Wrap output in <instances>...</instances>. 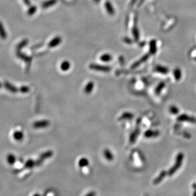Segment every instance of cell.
<instances>
[{"mask_svg": "<svg viewBox=\"0 0 196 196\" xmlns=\"http://www.w3.org/2000/svg\"><path fill=\"white\" fill-rule=\"evenodd\" d=\"M105 7L108 13L110 15H113L115 14V10L112 4V3L108 1L105 3Z\"/></svg>", "mask_w": 196, "mask_h": 196, "instance_id": "cell-8", "label": "cell"}, {"mask_svg": "<svg viewBox=\"0 0 196 196\" xmlns=\"http://www.w3.org/2000/svg\"><path fill=\"white\" fill-rule=\"evenodd\" d=\"M30 91V88L28 86H22L20 88V92L22 93H29Z\"/></svg>", "mask_w": 196, "mask_h": 196, "instance_id": "cell-20", "label": "cell"}, {"mask_svg": "<svg viewBox=\"0 0 196 196\" xmlns=\"http://www.w3.org/2000/svg\"><path fill=\"white\" fill-rule=\"evenodd\" d=\"M16 157L14 155L12 154H10L8 155L7 157V161L10 165H12L14 164L16 162Z\"/></svg>", "mask_w": 196, "mask_h": 196, "instance_id": "cell-15", "label": "cell"}, {"mask_svg": "<svg viewBox=\"0 0 196 196\" xmlns=\"http://www.w3.org/2000/svg\"><path fill=\"white\" fill-rule=\"evenodd\" d=\"M0 37L3 39H5L7 38V33L1 22H0Z\"/></svg>", "mask_w": 196, "mask_h": 196, "instance_id": "cell-18", "label": "cell"}, {"mask_svg": "<svg viewBox=\"0 0 196 196\" xmlns=\"http://www.w3.org/2000/svg\"><path fill=\"white\" fill-rule=\"evenodd\" d=\"M112 59V56L110 54L105 53L100 57V60L104 62H109Z\"/></svg>", "mask_w": 196, "mask_h": 196, "instance_id": "cell-17", "label": "cell"}, {"mask_svg": "<svg viewBox=\"0 0 196 196\" xmlns=\"http://www.w3.org/2000/svg\"><path fill=\"white\" fill-rule=\"evenodd\" d=\"M89 164H90L89 160L88 158L86 157L81 158L79 160V161L78 162V167L81 168H83L86 167H87L89 165Z\"/></svg>", "mask_w": 196, "mask_h": 196, "instance_id": "cell-10", "label": "cell"}, {"mask_svg": "<svg viewBox=\"0 0 196 196\" xmlns=\"http://www.w3.org/2000/svg\"><path fill=\"white\" fill-rule=\"evenodd\" d=\"M156 132H151L150 131H147L146 133H145V136L147 137H152V136H156Z\"/></svg>", "mask_w": 196, "mask_h": 196, "instance_id": "cell-23", "label": "cell"}, {"mask_svg": "<svg viewBox=\"0 0 196 196\" xmlns=\"http://www.w3.org/2000/svg\"><path fill=\"white\" fill-rule=\"evenodd\" d=\"M4 87L7 90L11 93H16L17 92H20V88H17L8 82H5L4 83Z\"/></svg>", "mask_w": 196, "mask_h": 196, "instance_id": "cell-5", "label": "cell"}, {"mask_svg": "<svg viewBox=\"0 0 196 196\" xmlns=\"http://www.w3.org/2000/svg\"><path fill=\"white\" fill-rule=\"evenodd\" d=\"M24 2H25V3L27 5V6H30V4H31V2L30 1V0H23Z\"/></svg>", "mask_w": 196, "mask_h": 196, "instance_id": "cell-27", "label": "cell"}, {"mask_svg": "<svg viewBox=\"0 0 196 196\" xmlns=\"http://www.w3.org/2000/svg\"><path fill=\"white\" fill-rule=\"evenodd\" d=\"M52 155H53V151L51 150H49L48 151H46V152L45 153H43V154H41L39 158L44 161V160H46L47 158L51 157Z\"/></svg>", "mask_w": 196, "mask_h": 196, "instance_id": "cell-13", "label": "cell"}, {"mask_svg": "<svg viewBox=\"0 0 196 196\" xmlns=\"http://www.w3.org/2000/svg\"><path fill=\"white\" fill-rule=\"evenodd\" d=\"M133 117V114L130 112L123 113L119 117V120L123 119H131Z\"/></svg>", "mask_w": 196, "mask_h": 196, "instance_id": "cell-14", "label": "cell"}, {"mask_svg": "<svg viewBox=\"0 0 196 196\" xmlns=\"http://www.w3.org/2000/svg\"><path fill=\"white\" fill-rule=\"evenodd\" d=\"M43 161V160H41L40 158H39V159L37 160H35V161L32 159H30L27 160V161L25 163V164L24 165V169H32L34 167L40 166L42 164Z\"/></svg>", "mask_w": 196, "mask_h": 196, "instance_id": "cell-2", "label": "cell"}, {"mask_svg": "<svg viewBox=\"0 0 196 196\" xmlns=\"http://www.w3.org/2000/svg\"><path fill=\"white\" fill-rule=\"evenodd\" d=\"M62 38L58 36L52 39L49 43L48 46L49 48H54L58 46L59 44L62 42Z\"/></svg>", "mask_w": 196, "mask_h": 196, "instance_id": "cell-7", "label": "cell"}, {"mask_svg": "<svg viewBox=\"0 0 196 196\" xmlns=\"http://www.w3.org/2000/svg\"><path fill=\"white\" fill-rule=\"evenodd\" d=\"M57 2V0H48L47 1L44 2L42 4V7L44 8H46L55 5Z\"/></svg>", "mask_w": 196, "mask_h": 196, "instance_id": "cell-16", "label": "cell"}, {"mask_svg": "<svg viewBox=\"0 0 196 196\" xmlns=\"http://www.w3.org/2000/svg\"><path fill=\"white\" fill-rule=\"evenodd\" d=\"M50 125V122L49 120L44 119L35 122L33 124V127L35 129H44L48 128Z\"/></svg>", "mask_w": 196, "mask_h": 196, "instance_id": "cell-3", "label": "cell"}, {"mask_svg": "<svg viewBox=\"0 0 196 196\" xmlns=\"http://www.w3.org/2000/svg\"><path fill=\"white\" fill-rule=\"evenodd\" d=\"M182 159H183V154L180 153L178 155L177 158H176V161L175 165L174 166V167H173L171 169V170L170 171V173H169L170 174V175H172V174L174 173L176 171L177 169L180 167V165L181 164Z\"/></svg>", "mask_w": 196, "mask_h": 196, "instance_id": "cell-4", "label": "cell"}, {"mask_svg": "<svg viewBox=\"0 0 196 196\" xmlns=\"http://www.w3.org/2000/svg\"><path fill=\"white\" fill-rule=\"evenodd\" d=\"M171 111L173 113V114H176V113L178 112V110L176 108H175V107H173V108H171Z\"/></svg>", "mask_w": 196, "mask_h": 196, "instance_id": "cell-26", "label": "cell"}, {"mask_svg": "<svg viewBox=\"0 0 196 196\" xmlns=\"http://www.w3.org/2000/svg\"><path fill=\"white\" fill-rule=\"evenodd\" d=\"M90 68L92 70L104 73H109L111 70V68L109 66H105L97 64L92 63L90 65Z\"/></svg>", "mask_w": 196, "mask_h": 196, "instance_id": "cell-1", "label": "cell"}, {"mask_svg": "<svg viewBox=\"0 0 196 196\" xmlns=\"http://www.w3.org/2000/svg\"><path fill=\"white\" fill-rule=\"evenodd\" d=\"M174 76L176 78V79L177 80H179L180 79V77L181 76V73H180V72L179 69H176L175 71V73H174Z\"/></svg>", "mask_w": 196, "mask_h": 196, "instance_id": "cell-25", "label": "cell"}, {"mask_svg": "<svg viewBox=\"0 0 196 196\" xmlns=\"http://www.w3.org/2000/svg\"><path fill=\"white\" fill-rule=\"evenodd\" d=\"M100 1H101V0H94V1L96 3H99Z\"/></svg>", "mask_w": 196, "mask_h": 196, "instance_id": "cell-28", "label": "cell"}, {"mask_svg": "<svg viewBox=\"0 0 196 196\" xmlns=\"http://www.w3.org/2000/svg\"><path fill=\"white\" fill-rule=\"evenodd\" d=\"M94 83L93 81H90L87 83L84 88V92L86 94H90L94 90Z\"/></svg>", "mask_w": 196, "mask_h": 196, "instance_id": "cell-9", "label": "cell"}, {"mask_svg": "<svg viewBox=\"0 0 196 196\" xmlns=\"http://www.w3.org/2000/svg\"><path fill=\"white\" fill-rule=\"evenodd\" d=\"M1 87H2V85H1V83H0V88H1Z\"/></svg>", "mask_w": 196, "mask_h": 196, "instance_id": "cell-29", "label": "cell"}, {"mask_svg": "<svg viewBox=\"0 0 196 196\" xmlns=\"http://www.w3.org/2000/svg\"><path fill=\"white\" fill-rule=\"evenodd\" d=\"M138 132H139V130H136L134 132H133L131 135L130 136V141L131 142H134L136 140V138L137 137V136H138Z\"/></svg>", "mask_w": 196, "mask_h": 196, "instance_id": "cell-19", "label": "cell"}, {"mask_svg": "<svg viewBox=\"0 0 196 196\" xmlns=\"http://www.w3.org/2000/svg\"><path fill=\"white\" fill-rule=\"evenodd\" d=\"M156 71H157V72H160V73H167L168 72V70L164 68V67H157L156 68Z\"/></svg>", "mask_w": 196, "mask_h": 196, "instance_id": "cell-22", "label": "cell"}, {"mask_svg": "<svg viewBox=\"0 0 196 196\" xmlns=\"http://www.w3.org/2000/svg\"><path fill=\"white\" fill-rule=\"evenodd\" d=\"M104 157L109 161H112L114 159V155L112 151L109 149H105L103 151Z\"/></svg>", "mask_w": 196, "mask_h": 196, "instance_id": "cell-6", "label": "cell"}, {"mask_svg": "<svg viewBox=\"0 0 196 196\" xmlns=\"http://www.w3.org/2000/svg\"><path fill=\"white\" fill-rule=\"evenodd\" d=\"M60 69L63 72H67L70 68V63L67 60L62 62L60 66Z\"/></svg>", "mask_w": 196, "mask_h": 196, "instance_id": "cell-12", "label": "cell"}, {"mask_svg": "<svg viewBox=\"0 0 196 196\" xmlns=\"http://www.w3.org/2000/svg\"><path fill=\"white\" fill-rule=\"evenodd\" d=\"M37 11V7L35 6H32L31 7L30 10H29L28 11V14L30 15H33L35 12H36Z\"/></svg>", "mask_w": 196, "mask_h": 196, "instance_id": "cell-24", "label": "cell"}, {"mask_svg": "<svg viewBox=\"0 0 196 196\" xmlns=\"http://www.w3.org/2000/svg\"><path fill=\"white\" fill-rule=\"evenodd\" d=\"M13 137L14 139L16 141H21L24 137L23 132L21 131H16L13 133Z\"/></svg>", "mask_w": 196, "mask_h": 196, "instance_id": "cell-11", "label": "cell"}, {"mask_svg": "<svg viewBox=\"0 0 196 196\" xmlns=\"http://www.w3.org/2000/svg\"><path fill=\"white\" fill-rule=\"evenodd\" d=\"M156 43H155V41H151V42L150 43V50H151V52L152 53H155V51H156Z\"/></svg>", "mask_w": 196, "mask_h": 196, "instance_id": "cell-21", "label": "cell"}]
</instances>
